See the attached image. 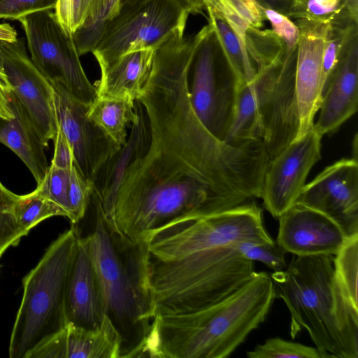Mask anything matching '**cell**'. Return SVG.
Wrapping results in <instances>:
<instances>
[{"instance_id":"6da1fadb","label":"cell","mask_w":358,"mask_h":358,"mask_svg":"<svg viewBox=\"0 0 358 358\" xmlns=\"http://www.w3.org/2000/svg\"><path fill=\"white\" fill-rule=\"evenodd\" d=\"M195 49L187 38L158 46L138 99L147 115L150 143L126 171L110 219L133 241L150 242L171 222L220 213L262 195L270 161L262 141H221L192 108L189 73Z\"/></svg>"},{"instance_id":"7a4b0ae2","label":"cell","mask_w":358,"mask_h":358,"mask_svg":"<svg viewBox=\"0 0 358 358\" xmlns=\"http://www.w3.org/2000/svg\"><path fill=\"white\" fill-rule=\"evenodd\" d=\"M275 298L271 275L255 271L217 303L192 313L156 315L142 357H227L266 320Z\"/></svg>"},{"instance_id":"3957f363","label":"cell","mask_w":358,"mask_h":358,"mask_svg":"<svg viewBox=\"0 0 358 358\" xmlns=\"http://www.w3.org/2000/svg\"><path fill=\"white\" fill-rule=\"evenodd\" d=\"M92 231L85 238L103 296L106 315L119 333L120 358L142 357L155 317L150 282L149 243L120 233L106 217L93 187Z\"/></svg>"},{"instance_id":"277c9868","label":"cell","mask_w":358,"mask_h":358,"mask_svg":"<svg viewBox=\"0 0 358 358\" xmlns=\"http://www.w3.org/2000/svg\"><path fill=\"white\" fill-rule=\"evenodd\" d=\"M333 259L294 255L284 271L270 275L290 313L292 338L306 329L326 358H358V311L338 286Z\"/></svg>"},{"instance_id":"5b68a950","label":"cell","mask_w":358,"mask_h":358,"mask_svg":"<svg viewBox=\"0 0 358 358\" xmlns=\"http://www.w3.org/2000/svg\"><path fill=\"white\" fill-rule=\"evenodd\" d=\"M255 262L234 243L162 262L149 258L155 316L192 313L217 303L253 275Z\"/></svg>"},{"instance_id":"8992f818","label":"cell","mask_w":358,"mask_h":358,"mask_svg":"<svg viewBox=\"0 0 358 358\" xmlns=\"http://www.w3.org/2000/svg\"><path fill=\"white\" fill-rule=\"evenodd\" d=\"M297 47L257 67L255 78L237 87L232 120L224 141L261 140L270 160L295 140L299 115L295 90Z\"/></svg>"},{"instance_id":"52a82bcc","label":"cell","mask_w":358,"mask_h":358,"mask_svg":"<svg viewBox=\"0 0 358 358\" xmlns=\"http://www.w3.org/2000/svg\"><path fill=\"white\" fill-rule=\"evenodd\" d=\"M80 233L73 226L55 240L23 278V295L10 334V358H25L43 341L68 323L67 280Z\"/></svg>"},{"instance_id":"ba28073f","label":"cell","mask_w":358,"mask_h":358,"mask_svg":"<svg viewBox=\"0 0 358 358\" xmlns=\"http://www.w3.org/2000/svg\"><path fill=\"white\" fill-rule=\"evenodd\" d=\"M237 242L274 243L255 199L220 213L171 222L149 243L150 259L167 262Z\"/></svg>"},{"instance_id":"9c48e42d","label":"cell","mask_w":358,"mask_h":358,"mask_svg":"<svg viewBox=\"0 0 358 358\" xmlns=\"http://www.w3.org/2000/svg\"><path fill=\"white\" fill-rule=\"evenodd\" d=\"M189 13L179 0H142L120 8L104 24L92 53L103 66L126 53L156 48L176 35H183Z\"/></svg>"},{"instance_id":"30bf717a","label":"cell","mask_w":358,"mask_h":358,"mask_svg":"<svg viewBox=\"0 0 358 358\" xmlns=\"http://www.w3.org/2000/svg\"><path fill=\"white\" fill-rule=\"evenodd\" d=\"M199 33L189 69V100L204 127L224 141L233 117L238 81L221 54L211 24L208 22Z\"/></svg>"},{"instance_id":"8fae6325","label":"cell","mask_w":358,"mask_h":358,"mask_svg":"<svg viewBox=\"0 0 358 358\" xmlns=\"http://www.w3.org/2000/svg\"><path fill=\"white\" fill-rule=\"evenodd\" d=\"M30 58L50 82L63 85L73 96L90 106L96 88L88 79L73 38L58 22L52 10L37 12L20 20Z\"/></svg>"},{"instance_id":"7c38bea8","label":"cell","mask_w":358,"mask_h":358,"mask_svg":"<svg viewBox=\"0 0 358 358\" xmlns=\"http://www.w3.org/2000/svg\"><path fill=\"white\" fill-rule=\"evenodd\" d=\"M0 60L11 92L29 117L46 147L58 128L51 83L28 55L24 38L0 41Z\"/></svg>"},{"instance_id":"4fadbf2b","label":"cell","mask_w":358,"mask_h":358,"mask_svg":"<svg viewBox=\"0 0 358 358\" xmlns=\"http://www.w3.org/2000/svg\"><path fill=\"white\" fill-rule=\"evenodd\" d=\"M322 137L313 127L269 161L261 198L272 216L278 218L296 203L310 169L321 158Z\"/></svg>"},{"instance_id":"5bb4252c","label":"cell","mask_w":358,"mask_h":358,"mask_svg":"<svg viewBox=\"0 0 358 358\" xmlns=\"http://www.w3.org/2000/svg\"><path fill=\"white\" fill-rule=\"evenodd\" d=\"M51 84L58 125L73 149L74 166L94 184L101 168L120 148L89 118V106L61 84Z\"/></svg>"},{"instance_id":"9a60e30c","label":"cell","mask_w":358,"mask_h":358,"mask_svg":"<svg viewBox=\"0 0 358 358\" xmlns=\"http://www.w3.org/2000/svg\"><path fill=\"white\" fill-rule=\"evenodd\" d=\"M296 203L331 218L347 237L358 234L357 159H343L325 168L304 185Z\"/></svg>"},{"instance_id":"2e32d148","label":"cell","mask_w":358,"mask_h":358,"mask_svg":"<svg viewBox=\"0 0 358 358\" xmlns=\"http://www.w3.org/2000/svg\"><path fill=\"white\" fill-rule=\"evenodd\" d=\"M358 23L351 25L338 61L322 89L315 130L331 134L358 108Z\"/></svg>"},{"instance_id":"e0dca14e","label":"cell","mask_w":358,"mask_h":358,"mask_svg":"<svg viewBox=\"0 0 358 358\" xmlns=\"http://www.w3.org/2000/svg\"><path fill=\"white\" fill-rule=\"evenodd\" d=\"M299 29L295 71V90L299 115L296 138L313 127L322 92V62L326 38L334 24L295 20Z\"/></svg>"},{"instance_id":"ac0fdd59","label":"cell","mask_w":358,"mask_h":358,"mask_svg":"<svg viewBox=\"0 0 358 358\" xmlns=\"http://www.w3.org/2000/svg\"><path fill=\"white\" fill-rule=\"evenodd\" d=\"M275 242L296 256L335 255L347 236L341 228L323 213L295 203L278 217Z\"/></svg>"},{"instance_id":"d6986e66","label":"cell","mask_w":358,"mask_h":358,"mask_svg":"<svg viewBox=\"0 0 358 358\" xmlns=\"http://www.w3.org/2000/svg\"><path fill=\"white\" fill-rule=\"evenodd\" d=\"M121 346L120 336L106 315L101 325L94 329L68 322L25 358H120Z\"/></svg>"},{"instance_id":"ffe728a7","label":"cell","mask_w":358,"mask_h":358,"mask_svg":"<svg viewBox=\"0 0 358 358\" xmlns=\"http://www.w3.org/2000/svg\"><path fill=\"white\" fill-rule=\"evenodd\" d=\"M65 310L67 322L87 329L99 327L106 315L98 275L80 235L67 280Z\"/></svg>"},{"instance_id":"44dd1931","label":"cell","mask_w":358,"mask_h":358,"mask_svg":"<svg viewBox=\"0 0 358 358\" xmlns=\"http://www.w3.org/2000/svg\"><path fill=\"white\" fill-rule=\"evenodd\" d=\"M136 117L126 143L103 165L94 182L106 217L110 220L120 182L127 170L148 149L150 132L145 109L138 100L134 103Z\"/></svg>"},{"instance_id":"7402d4cb","label":"cell","mask_w":358,"mask_h":358,"mask_svg":"<svg viewBox=\"0 0 358 358\" xmlns=\"http://www.w3.org/2000/svg\"><path fill=\"white\" fill-rule=\"evenodd\" d=\"M155 52V48L130 52L100 67L97 96L138 100L150 78Z\"/></svg>"},{"instance_id":"603a6c76","label":"cell","mask_w":358,"mask_h":358,"mask_svg":"<svg viewBox=\"0 0 358 358\" xmlns=\"http://www.w3.org/2000/svg\"><path fill=\"white\" fill-rule=\"evenodd\" d=\"M14 117H0V143L13 150L24 163L38 185L48 169L42 143L26 111L14 95L8 93Z\"/></svg>"},{"instance_id":"cb8c5ba5","label":"cell","mask_w":358,"mask_h":358,"mask_svg":"<svg viewBox=\"0 0 358 358\" xmlns=\"http://www.w3.org/2000/svg\"><path fill=\"white\" fill-rule=\"evenodd\" d=\"M219 49L238 84L250 83L257 68L249 56L246 46L226 22L222 14L213 8H206Z\"/></svg>"},{"instance_id":"d4e9b609","label":"cell","mask_w":358,"mask_h":358,"mask_svg":"<svg viewBox=\"0 0 358 358\" xmlns=\"http://www.w3.org/2000/svg\"><path fill=\"white\" fill-rule=\"evenodd\" d=\"M130 99L98 97L89 106V118L119 148L127 141V127L136 117Z\"/></svg>"},{"instance_id":"484cf974","label":"cell","mask_w":358,"mask_h":358,"mask_svg":"<svg viewBox=\"0 0 358 358\" xmlns=\"http://www.w3.org/2000/svg\"><path fill=\"white\" fill-rule=\"evenodd\" d=\"M335 280L349 304L358 311V234L346 238L334 255Z\"/></svg>"},{"instance_id":"4316f807","label":"cell","mask_w":358,"mask_h":358,"mask_svg":"<svg viewBox=\"0 0 358 358\" xmlns=\"http://www.w3.org/2000/svg\"><path fill=\"white\" fill-rule=\"evenodd\" d=\"M15 214L26 235L34 227L45 219L53 216L67 217L65 210L43 196L37 189L19 196L15 205Z\"/></svg>"},{"instance_id":"83f0119b","label":"cell","mask_w":358,"mask_h":358,"mask_svg":"<svg viewBox=\"0 0 358 358\" xmlns=\"http://www.w3.org/2000/svg\"><path fill=\"white\" fill-rule=\"evenodd\" d=\"M141 1L106 0L98 17L94 21L85 22L73 34L78 52L82 55L92 52L102 36L105 23L112 20L122 7Z\"/></svg>"},{"instance_id":"f1b7e54d","label":"cell","mask_w":358,"mask_h":358,"mask_svg":"<svg viewBox=\"0 0 358 358\" xmlns=\"http://www.w3.org/2000/svg\"><path fill=\"white\" fill-rule=\"evenodd\" d=\"M249 358H326L316 347L284 340L279 337L271 338L257 344L252 350L248 351Z\"/></svg>"},{"instance_id":"f546056e","label":"cell","mask_w":358,"mask_h":358,"mask_svg":"<svg viewBox=\"0 0 358 358\" xmlns=\"http://www.w3.org/2000/svg\"><path fill=\"white\" fill-rule=\"evenodd\" d=\"M19 196L0 182V257L9 247L16 245L26 236L15 214Z\"/></svg>"},{"instance_id":"4dcf8cb0","label":"cell","mask_w":358,"mask_h":358,"mask_svg":"<svg viewBox=\"0 0 358 358\" xmlns=\"http://www.w3.org/2000/svg\"><path fill=\"white\" fill-rule=\"evenodd\" d=\"M287 17L331 24L355 21L345 4L336 9H327L319 6L314 0L294 1Z\"/></svg>"},{"instance_id":"1f68e13d","label":"cell","mask_w":358,"mask_h":358,"mask_svg":"<svg viewBox=\"0 0 358 358\" xmlns=\"http://www.w3.org/2000/svg\"><path fill=\"white\" fill-rule=\"evenodd\" d=\"M70 170L50 164L44 178L36 189L43 196L65 210L69 220L71 217L68 198Z\"/></svg>"},{"instance_id":"d6a6232c","label":"cell","mask_w":358,"mask_h":358,"mask_svg":"<svg viewBox=\"0 0 358 358\" xmlns=\"http://www.w3.org/2000/svg\"><path fill=\"white\" fill-rule=\"evenodd\" d=\"M93 187V183L87 180L73 165L70 170L68 193L71 214L69 220L72 224H76L85 217Z\"/></svg>"},{"instance_id":"836d02e7","label":"cell","mask_w":358,"mask_h":358,"mask_svg":"<svg viewBox=\"0 0 358 358\" xmlns=\"http://www.w3.org/2000/svg\"><path fill=\"white\" fill-rule=\"evenodd\" d=\"M287 252L276 243H243V255L248 259L261 262L273 271H284L288 264L285 259Z\"/></svg>"},{"instance_id":"e575fe53","label":"cell","mask_w":358,"mask_h":358,"mask_svg":"<svg viewBox=\"0 0 358 358\" xmlns=\"http://www.w3.org/2000/svg\"><path fill=\"white\" fill-rule=\"evenodd\" d=\"M57 0H0V19L18 20L37 12L54 10Z\"/></svg>"},{"instance_id":"d590c367","label":"cell","mask_w":358,"mask_h":358,"mask_svg":"<svg viewBox=\"0 0 358 358\" xmlns=\"http://www.w3.org/2000/svg\"><path fill=\"white\" fill-rule=\"evenodd\" d=\"M54 13L64 31L72 36L85 20L84 0H57Z\"/></svg>"},{"instance_id":"8d00e7d4","label":"cell","mask_w":358,"mask_h":358,"mask_svg":"<svg viewBox=\"0 0 358 358\" xmlns=\"http://www.w3.org/2000/svg\"><path fill=\"white\" fill-rule=\"evenodd\" d=\"M260 6L266 20L271 23V30L285 43L287 48L292 50L296 48L299 38V29L295 22L284 14L268 8Z\"/></svg>"},{"instance_id":"74e56055","label":"cell","mask_w":358,"mask_h":358,"mask_svg":"<svg viewBox=\"0 0 358 358\" xmlns=\"http://www.w3.org/2000/svg\"><path fill=\"white\" fill-rule=\"evenodd\" d=\"M222 5L227 8L250 27L260 29L266 20L264 14L255 0H219Z\"/></svg>"},{"instance_id":"f35d334b","label":"cell","mask_w":358,"mask_h":358,"mask_svg":"<svg viewBox=\"0 0 358 358\" xmlns=\"http://www.w3.org/2000/svg\"><path fill=\"white\" fill-rule=\"evenodd\" d=\"M54 141V155L51 162L56 167L70 170L74 165L73 149L58 125Z\"/></svg>"},{"instance_id":"ab89813d","label":"cell","mask_w":358,"mask_h":358,"mask_svg":"<svg viewBox=\"0 0 358 358\" xmlns=\"http://www.w3.org/2000/svg\"><path fill=\"white\" fill-rule=\"evenodd\" d=\"M106 1V0H84V22L95 20L99 15Z\"/></svg>"},{"instance_id":"60d3db41","label":"cell","mask_w":358,"mask_h":358,"mask_svg":"<svg viewBox=\"0 0 358 358\" xmlns=\"http://www.w3.org/2000/svg\"><path fill=\"white\" fill-rule=\"evenodd\" d=\"M258 4L273 9L287 16L293 3V0H255Z\"/></svg>"},{"instance_id":"b9f144b4","label":"cell","mask_w":358,"mask_h":358,"mask_svg":"<svg viewBox=\"0 0 358 358\" xmlns=\"http://www.w3.org/2000/svg\"><path fill=\"white\" fill-rule=\"evenodd\" d=\"M10 92L0 79V117L10 120L14 117L10 108L8 93Z\"/></svg>"},{"instance_id":"7bdbcfd3","label":"cell","mask_w":358,"mask_h":358,"mask_svg":"<svg viewBox=\"0 0 358 358\" xmlns=\"http://www.w3.org/2000/svg\"><path fill=\"white\" fill-rule=\"evenodd\" d=\"M319 6L327 9H336L344 4L342 0H314Z\"/></svg>"},{"instance_id":"ee69618b","label":"cell","mask_w":358,"mask_h":358,"mask_svg":"<svg viewBox=\"0 0 358 358\" xmlns=\"http://www.w3.org/2000/svg\"><path fill=\"white\" fill-rule=\"evenodd\" d=\"M0 79L2 81V83L5 85V86L8 88V90L11 92V90H10V85L8 84V82L6 76L5 74L1 60H0Z\"/></svg>"},{"instance_id":"f6af8a7d","label":"cell","mask_w":358,"mask_h":358,"mask_svg":"<svg viewBox=\"0 0 358 358\" xmlns=\"http://www.w3.org/2000/svg\"><path fill=\"white\" fill-rule=\"evenodd\" d=\"M203 1L205 3L206 8L210 7V8L216 9L220 3L219 0H203Z\"/></svg>"},{"instance_id":"bcb514c9","label":"cell","mask_w":358,"mask_h":358,"mask_svg":"<svg viewBox=\"0 0 358 358\" xmlns=\"http://www.w3.org/2000/svg\"><path fill=\"white\" fill-rule=\"evenodd\" d=\"M298 1V0H293V1Z\"/></svg>"}]
</instances>
